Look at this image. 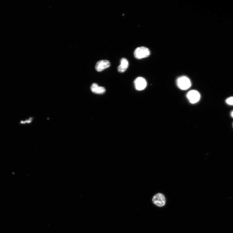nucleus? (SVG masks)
<instances>
[{"mask_svg":"<svg viewBox=\"0 0 233 233\" xmlns=\"http://www.w3.org/2000/svg\"><path fill=\"white\" fill-rule=\"evenodd\" d=\"M150 54L149 50L148 48L143 46L137 48L135 50L134 53V57L138 59L148 57Z\"/></svg>","mask_w":233,"mask_h":233,"instance_id":"1","label":"nucleus"},{"mask_svg":"<svg viewBox=\"0 0 233 233\" xmlns=\"http://www.w3.org/2000/svg\"><path fill=\"white\" fill-rule=\"evenodd\" d=\"M120 64L118 68L119 72L123 73L125 72L129 67V62L125 58H123L120 61Z\"/></svg>","mask_w":233,"mask_h":233,"instance_id":"8","label":"nucleus"},{"mask_svg":"<svg viewBox=\"0 0 233 233\" xmlns=\"http://www.w3.org/2000/svg\"><path fill=\"white\" fill-rule=\"evenodd\" d=\"M152 201L155 205L159 207L163 206L165 203V196L161 193H158L154 196Z\"/></svg>","mask_w":233,"mask_h":233,"instance_id":"3","label":"nucleus"},{"mask_svg":"<svg viewBox=\"0 0 233 233\" xmlns=\"http://www.w3.org/2000/svg\"><path fill=\"white\" fill-rule=\"evenodd\" d=\"M231 116H232V117L233 118V111L231 112Z\"/></svg>","mask_w":233,"mask_h":233,"instance_id":"11","label":"nucleus"},{"mask_svg":"<svg viewBox=\"0 0 233 233\" xmlns=\"http://www.w3.org/2000/svg\"><path fill=\"white\" fill-rule=\"evenodd\" d=\"M226 103L229 105H233V97H230L226 100Z\"/></svg>","mask_w":233,"mask_h":233,"instance_id":"9","label":"nucleus"},{"mask_svg":"<svg viewBox=\"0 0 233 233\" xmlns=\"http://www.w3.org/2000/svg\"><path fill=\"white\" fill-rule=\"evenodd\" d=\"M110 65V63L108 61L101 60L97 62L95 68L97 71L100 72L109 68Z\"/></svg>","mask_w":233,"mask_h":233,"instance_id":"6","label":"nucleus"},{"mask_svg":"<svg viewBox=\"0 0 233 233\" xmlns=\"http://www.w3.org/2000/svg\"><path fill=\"white\" fill-rule=\"evenodd\" d=\"M177 84L179 88L181 90H186L191 86L190 80L186 76H182L178 78Z\"/></svg>","mask_w":233,"mask_h":233,"instance_id":"2","label":"nucleus"},{"mask_svg":"<svg viewBox=\"0 0 233 233\" xmlns=\"http://www.w3.org/2000/svg\"><path fill=\"white\" fill-rule=\"evenodd\" d=\"M91 90L94 93L98 94H103L106 92L104 87L100 86L96 83H93L91 86Z\"/></svg>","mask_w":233,"mask_h":233,"instance_id":"7","label":"nucleus"},{"mask_svg":"<svg viewBox=\"0 0 233 233\" xmlns=\"http://www.w3.org/2000/svg\"><path fill=\"white\" fill-rule=\"evenodd\" d=\"M33 119L32 118H30L28 120H26V121H21L20 122V123L21 124H25L26 123H30L32 121Z\"/></svg>","mask_w":233,"mask_h":233,"instance_id":"10","label":"nucleus"},{"mask_svg":"<svg viewBox=\"0 0 233 233\" xmlns=\"http://www.w3.org/2000/svg\"><path fill=\"white\" fill-rule=\"evenodd\" d=\"M187 97L191 103L195 104L199 101L200 96L198 91L192 90L188 93Z\"/></svg>","mask_w":233,"mask_h":233,"instance_id":"4","label":"nucleus"},{"mask_svg":"<svg viewBox=\"0 0 233 233\" xmlns=\"http://www.w3.org/2000/svg\"></svg>","mask_w":233,"mask_h":233,"instance_id":"12","label":"nucleus"},{"mask_svg":"<svg viewBox=\"0 0 233 233\" xmlns=\"http://www.w3.org/2000/svg\"><path fill=\"white\" fill-rule=\"evenodd\" d=\"M134 85L137 90L141 91L144 90L147 86L145 79L142 77H138L135 80Z\"/></svg>","mask_w":233,"mask_h":233,"instance_id":"5","label":"nucleus"}]
</instances>
